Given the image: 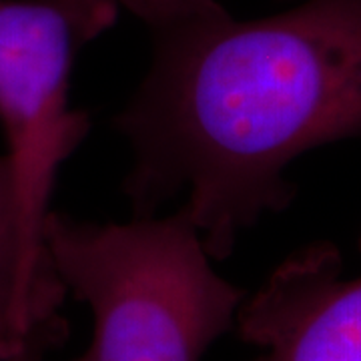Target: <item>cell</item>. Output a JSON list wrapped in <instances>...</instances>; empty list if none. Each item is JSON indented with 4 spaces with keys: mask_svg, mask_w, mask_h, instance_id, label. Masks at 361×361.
I'll return each mask as SVG.
<instances>
[{
    "mask_svg": "<svg viewBox=\"0 0 361 361\" xmlns=\"http://www.w3.org/2000/svg\"><path fill=\"white\" fill-rule=\"evenodd\" d=\"M121 8L118 0H0V127L25 247L39 267H52L44 221L59 171L90 130L89 113L68 106L73 71Z\"/></svg>",
    "mask_w": 361,
    "mask_h": 361,
    "instance_id": "3957f363",
    "label": "cell"
},
{
    "mask_svg": "<svg viewBox=\"0 0 361 361\" xmlns=\"http://www.w3.org/2000/svg\"><path fill=\"white\" fill-rule=\"evenodd\" d=\"M44 245L66 293L89 305L77 361H201L235 331L247 293L213 269L183 211L94 223L51 211Z\"/></svg>",
    "mask_w": 361,
    "mask_h": 361,
    "instance_id": "7a4b0ae2",
    "label": "cell"
},
{
    "mask_svg": "<svg viewBox=\"0 0 361 361\" xmlns=\"http://www.w3.org/2000/svg\"><path fill=\"white\" fill-rule=\"evenodd\" d=\"M151 65L113 127L129 142L133 217L183 195L213 261L295 197L285 171L361 137V0L237 18L219 0H118Z\"/></svg>",
    "mask_w": 361,
    "mask_h": 361,
    "instance_id": "6da1fadb",
    "label": "cell"
},
{
    "mask_svg": "<svg viewBox=\"0 0 361 361\" xmlns=\"http://www.w3.org/2000/svg\"><path fill=\"white\" fill-rule=\"evenodd\" d=\"M235 331L253 361H361V275L343 277L334 243L301 247L245 297Z\"/></svg>",
    "mask_w": 361,
    "mask_h": 361,
    "instance_id": "277c9868",
    "label": "cell"
},
{
    "mask_svg": "<svg viewBox=\"0 0 361 361\" xmlns=\"http://www.w3.org/2000/svg\"><path fill=\"white\" fill-rule=\"evenodd\" d=\"M65 297L56 271L28 257L13 165L0 155V361L30 349L61 348L68 337L61 313Z\"/></svg>",
    "mask_w": 361,
    "mask_h": 361,
    "instance_id": "5b68a950",
    "label": "cell"
},
{
    "mask_svg": "<svg viewBox=\"0 0 361 361\" xmlns=\"http://www.w3.org/2000/svg\"><path fill=\"white\" fill-rule=\"evenodd\" d=\"M49 355V349H30V351H25L23 355L14 357L11 361H44V357Z\"/></svg>",
    "mask_w": 361,
    "mask_h": 361,
    "instance_id": "8992f818",
    "label": "cell"
}]
</instances>
